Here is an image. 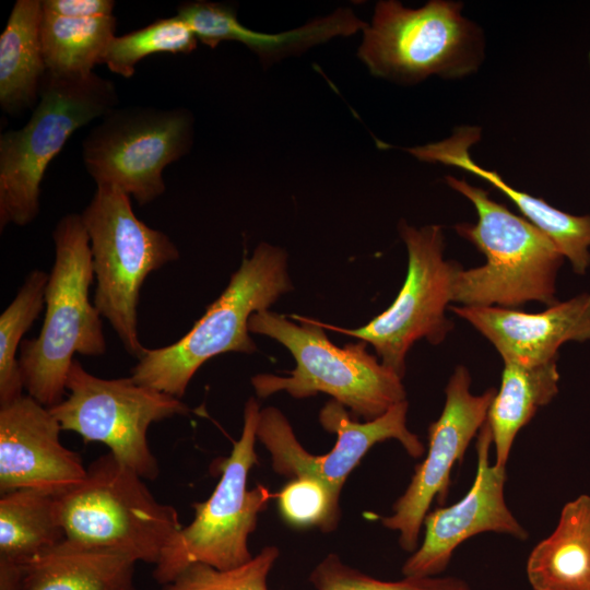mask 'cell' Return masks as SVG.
I'll use <instances>...</instances> for the list:
<instances>
[{
	"label": "cell",
	"mask_w": 590,
	"mask_h": 590,
	"mask_svg": "<svg viewBox=\"0 0 590 590\" xmlns=\"http://www.w3.org/2000/svg\"><path fill=\"white\" fill-rule=\"evenodd\" d=\"M52 238L55 261L45 291L42 330L35 339L23 340L19 356L24 389L48 409L64 399L75 353H106L102 316L90 300L95 276L81 214L62 216Z\"/></svg>",
	"instance_id": "obj_1"
},
{
	"label": "cell",
	"mask_w": 590,
	"mask_h": 590,
	"mask_svg": "<svg viewBox=\"0 0 590 590\" xmlns=\"http://www.w3.org/2000/svg\"><path fill=\"white\" fill-rule=\"evenodd\" d=\"M176 15L192 30L199 42L210 48L222 42H237L256 52L264 64L299 54L333 37L350 36L367 25L351 9L340 8L295 30L262 33L243 25L232 5L202 0L179 4Z\"/></svg>",
	"instance_id": "obj_19"
},
{
	"label": "cell",
	"mask_w": 590,
	"mask_h": 590,
	"mask_svg": "<svg viewBox=\"0 0 590 590\" xmlns=\"http://www.w3.org/2000/svg\"><path fill=\"white\" fill-rule=\"evenodd\" d=\"M260 411L258 401L249 398L240 437L229 456L215 463L221 474L215 488L206 500L192 504L193 520L177 532L154 565L153 578L162 587L196 563L232 569L253 557L249 535L257 528L259 515L275 497L262 484L247 487L249 472L259 463L255 444Z\"/></svg>",
	"instance_id": "obj_7"
},
{
	"label": "cell",
	"mask_w": 590,
	"mask_h": 590,
	"mask_svg": "<svg viewBox=\"0 0 590 590\" xmlns=\"http://www.w3.org/2000/svg\"><path fill=\"white\" fill-rule=\"evenodd\" d=\"M114 15L72 19L43 11L40 38L47 74L85 78L94 73L116 37Z\"/></svg>",
	"instance_id": "obj_25"
},
{
	"label": "cell",
	"mask_w": 590,
	"mask_h": 590,
	"mask_svg": "<svg viewBox=\"0 0 590 590\" xmlns=\"http://www.w3.org/2000/svg\"><path fill=\"white\" fill-rule=\"evenodd\" d=\"M135 564L121 552L66 539L22 567L20 590H137Z\"/></svg>",
	"instance_id": "obj_20"
},
{
	"label": "cell",
	"mask_w": 590,
	"mask_h": 590,
	"mask_svg": "<svg viewBox=\"0 0 590 590\" xmlns=\"http://www.w3.org/2000/svg\"><path fill=\"white\" fill-rule=\"evenodd\" d=\"M480 139L479 127L464 126L442 141L406 151L422 162L455 166L489 182L518 208L526 220L552 239L575 273L583 275L590 267V214L573 215L560 211L541 198L511 187L496 172L477 165L470 156V148Z\"/></svg>",
	"instance_id": "obj_18"
},
{
	"label": "cell",
	"mask_w": 590,
	"mask_h": 590,
	"mask_svg": "<svg viewBox=\"0 0 590 590\" xmlns=\"http://www.w3.org/2000/svg\"><path fill=\"white\" fill-rule=\"evenodd\" d=\"M268 310L251 315L249 332L269 337L285 346L296 367L288 376L258 374L251 385L259 398L287 392L305 399L319 392L342 403L353 416L374 420L405 401L402 378L367 351V343L333 344L318 320Z\"/></svg>",
	"instance_id": "obj_3"
},
{
	"label": "cell",
	"mask_w": 590,
	"mask_h": 590,
	"mask_svg": "<svg viewBox=\"0 0 590 590\" xmlns=\"http://www.w3.org/2000/svg\"><path fill=\"white\" fill-rule=\"evenodd\" d=\"M486 338L504 364L538 366L557 361L559 347L590 340V293L529 314L515 308L450 306Z\"/></svg>",
	"instance_id": "obj_17"
},
{
	"label": "cell",
	"mask_w": 590,
	"mask_h": 590,
	"mask_svg": "<svg viewBox=\"0 0 590 590\" xmlns=\"http://www.w3.org/2000/svg\"><path fill=\"white\" fill-rule=\"evenodd\" d=\"M66 540L57 496L20 488L0 496V563L19 567Z\"/></svg>",
	"instance_id": "obj_24"
},
{
	"label": "cell",
	"mask_w": 590,
	"mask_h": 590,
	"mask_svg": "<svg viewBox=\"0 0 590 590\" xmlns=\"http://www.w3.org/2000/svg\"><path fill=\"white\" fill-rule=\"evenodd\" d=\"M192 134L186 108H114L82 141L83 165L96 186L119 188L145 205L165 192L163 172L189 152Z\"/></svg>",
	"instance_id": "obj_11"
},
{
	"label": "cell",
	"mask_w": 590,
	"mask_h": 590,
	"mask_svg": "<svg viewBox=\"0 0 590 590\" xmlns=\"http://www.w3.org/2000/svg\"><path fill=\"white\" fill-rule=\"evenodd\" d=\"M278 557L276 546H266L249 562L232 569L196 563L162 590H269L268 575Z\"/></svg>",
	"instance_id": "obj_29"
},
{
	"label": "cell",
	"mask_w": 590,
	"mask_h": 590,
	"mask_svg": "<svg viewBox=\"0 0 590 590\" xmlns=\"http://www.w3.org/2000/svg\"><path fill=\"white\" fill-rule=\"evenodd\" d=\"M309 579L317 590H471L463 579L453 576L379 580L345 565L337 554L327 555Z\"/></svg>",
	"instance_id": "obj_28"
},
{
	"label": "cell",
	"mask_w": 590,
	"mask_h": 590,
	"mask_svg": "<svg viewBox=\"0 0 590 590\" xmlns=\"http://www.w3.org/2000/svg\"><path fill=\"white\" fill-rule=\"evenodd\" d=\"M446 182L473 203L476 223H459L455 228L486 258L481 267L458 268L452 303L503 308L529 302L555 304L556 276L565 258L552 239L494 201L486 190L452 176Z\"/></svg>",
	"instance_id": "obj_2"
},
{
	"label": "cell",
	"mask_w": 590,
	"mask_h": 590,
	"mask_svg": "<svg viewBox=\"0 0 590 590\" xmlns=\"http://www.w3.org/2000/svg\"><path fill=\"white\" fill-rule=\"evenodd\" d=\"M556 362L530 367L504 364L500 388L486 416L497 465L506 467L519 430L557 394L559 373Z\"/></svg>",
	"instance_id": "obj_23"
},
{
	"label": "cell",
	"mask_w": 590,
	"mask_h": 590,
	"mask_svg": "<svg viewBox=\"0 0 590 590\" xmlns=\"http://www.w3.org/2000/svg\"><path fill=\"white\" fill-rule=\"evenodd\" d=\"M81 217L96 279L93 304L139 359L146 350L138 332L140 290L151 272L178 260L179 250L164 232L135 216L130 196L119 188L97 186Z\"/></svg>",
	"instance_id": "obj_8"
},
{
	"label": "cell",
	"mask_w": 590,
	"mask_h": 590,
	"mask_svg": "<svg viewBox=\"0 0 590 590\" xmlns=\"http://www.w3.org/2000/svg\"><path fill=\"white\" fill-rule=\"evenodd\" d=\"M43 11L72 19H91L113 15V0H42Z\"/></svg>",
	"instance_id": "obj_31"
},
{
	"label": "cell",
	"mask_w": 590,
	"mask_h": 590,
	"mask_svg": "<svg viewBox=\"0 0 590 590\" xmlns=\"http://www.w3.org/2000/svg\"><path fill=\"white\" fill-rule=\"evenodd\" d=\"M469 370L459 365L445 388L446 401L439 417L428 426V450L405 492L392 506V515L381 518L384 527L399 532V544L406 552L417 548L418 536L428 509L437 499L446 500L450 473L461 462L473 437L486 422L494 388L482 394L470 391Z\"/></svg>",
	"instance_id": "obj_14"
},
{
	"label": "cell",
	"mask_w": 590,
	"mask_h": 590,
	"mask_svg": "<svg viewBox=\"0 0 590 590\" xmlns=\"http://www.w3.org/2000/svg\"><path fill=\"white\" fill-rule=\"evenodd\" d=\"M118 93L95 72L85 78L46 73L30 120L0 135V229L31 224L40 211V184L69 138L116 108Z\"/></svg>",
	"instance_id": "obj_5"
},
{
	"label": "cell",
	"mask_w": 590,
	"mask_h": 590,
	"mask_svg": "<svg viewBox=\"0 0 590 590\" xmlns=\"http://www.w3.org/2000/svg\"><path fill=\"white\" fill-rule=\"evenodd\" d=\"M66 388L67 398L49 408L61 429L76 433L85 444L105 445L144 480H156L160 467L150 449L148 430L153 423L188 414L189 408L131 377H96L75 358Z\"/></svg>",
	"instance_id": "obj_10"
},
{
	"label": "cell",
	"mask_w": 590,
	"mask_h": 590,
	"mask_svg": "<svg viewBox=\"0 0 590 590\" xmlns=\"http://www.w3.org/2000/svg\"><path fill=\"white\" fill-rule=\"evenodd\" d=\"M275 497L282 518L293 527H317L329 533L339 524L340 498L316 479H291Z\"/></svg>",
	"instance_id": "obj_30"
},
{
	"label": "cell",
	"mask_w": 590,
	"mask_h": 590,
	"mask_svg": "<svg viewBox=\"0 0 590 590\" xmlns=\"http://www.w3.org/2000/svg\"><path fill=\"white\" fill-rule=\"evenodd\" d=\"M48 274L33 270L0 316V406L23 396L17 350L45 305Z\"/></svg>",
	"instance_id": "obj_26"
},
{
	"label": "cell",
	"mask_w": 590,
	"mask_h": 590,
	"mask_svg": "<svg viewBox=\"0 0 590 590\" xmlns=\"http://www.w3.org/2000/svg\"><path fill=\"white\" fill-rule=\"evenodd\" d=\"M533 590H590V496L565 504L555 530L527 559Z\"/></svg>",
	"instance_id": "obj_21"
},
{
	"label": "cell",
	"mask_w": 590,
	"mask_h": 590,
	"mask_svg": "<svg viewBox=\"0 0 590 590\" xmlns=\"http://www.w3.org/2000/svg\"><path fill=\"white\" fill-rule=\"evenodd\" d=\"M408 409L405 400L362 423L353 420L342 403L329 400L319 412V423L337 435V441L329 452L316 456L302 446L286 416L267 406L260 411L257 439L270 452L275 473L290 479H316L340 498L346 479L376 444L397 439L411 457L424 453L423 442L406 426Z\"/></svg>",
	"instance_id": "obj_13"
},
{
	"label": "cell",
	"mask_w": 590,
	"mask_h": 590,
	"mask_svg": "<svg viewBox=\"0 0 590 590\" xmlns=\"http://www.w3.org/2000/svg\"><path fill=\"white\" fill-rule=\"evenodd\" d=\"M400 236L408 250V271L393 303L367 324L344 329L320 322L330 329L373 345L381 363L401 378L411 346L425 339L441 343L453 323L446 310L452 303L455 274L460 267L444 258L445 239L440 225L415 228L399 224Z\"/></svg>",
	"instance_id": "obj_12"
},
{
	"label": "cell",
	"mask_w": 590,
	"mask_h": 590,
	"mask_svg": "<svg viewBox=\"0 0 590 590\" xmlns=\"http://www.w3.org/2000/svg\"><path fill=\"white\" fill-rule=\"evenodd\" d=\"M293 290L285 250L261 243L245 257L222 294L177 342L146 349L131 370L143 386L180 399L196 374L210 358L226 352L252 354L251 315L268 310Z\"/></svg>",
	"instance_id": "obj_4"
},
{
	"label": "cell",
	"mask_w": 590,
	"mask_h": 590,
	"mask_svg": "<svg viewBox=\"0 0 590 590\" xmlns=\"http://www.w3.org/2000/svg\"><path fill=\"white\" fill-rule=\"evenodd\" d=\"M57 500L67 540L121 552L137 563L155 565L182 528L178 511L160 503L144 479L109 451Z\"/></svg>",
	"instance_id": "obj_6"
},
{
	"label": "cell",
	"mask_w": 590,
	"mask_h": 590,
	"mask_svg": "<svg viewBox=\"0 0 590 590\" xmlns=\"http://www.w3.org/2000/svg\"><path fill=\"white\" fill-rule=\"evenodd\" d=\"M462 7L432 0L409 9L394 0L379 1L362 31L357 55L373 75L398 83L467 75L480 66L483 39L477 25L461 14Z\"/></svg>",
	"instance_id": "obj_9"
},
{
	"label": "cell",
	"mask_w": 590,
	"mask_h": 590,
	"mask_svg": "<svg viewBox=\"0 0 590 590\" xmlns=\"http://www.w3.org/2000/svg\"><path fill=\"white\" fill-rule=\"evenodd\" d=\"M42 0H17L0 36V105L16 115L32 108L46 75Z\"/></svg>",
	"instance_id": "obj_22"
},
{
	"label": "cell",
	"mask_w": 590,
	"mask_h": 590,
	"mask_svg": "<svg viewBox=\"0 0 590 590\" xmlns=\"http://www.w3.org/2000/svg\"><path fill=\"white\" fill-rule=\"evenodd\" d=\"M198 38L177 15L160 19L121 36H116L103 58L107 68L125 78H131L137 64L154 54H190Z\"/></svg>",
	"instance_id": "obj_27"
},
{
	"label": "cell",
	"mask_w": 590,
	"mask_h": 590,
	"mask_svg": "<svg viewBox=\"0 0 590 590\" xmlns=\"http://www.w3.org/2000/svg\"><path fill=\"white\" fill-rule=\"evenodd\" d=\"M492 444V433L485 422L477 434V465L472 486L456 504L438 507L426 515L423 542L404 563V577L441 574L456 548L480 533L496 532L521 541L528 539V531L505 502L506 467L489 463Z\"/></svg>",
	"instance_id": "obj_15"
},
{
	"label": "cell",
	"mask_w": 590,
	"mask_h": 590,
	"mask_svg": "<svg viewBox=\"0 0 590 590\" xmlns=\"http://www.w3.org/2000/svg\"><path fill=\"white\" fill-rule=\"evenodd\" d=\"M61 426L28 394L0 406V493L34 488L57 497L86 475L78 452L60 441Z\"/></svg>",
	"instance_id": "obj_16"
}]
</instances>
